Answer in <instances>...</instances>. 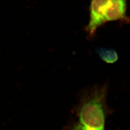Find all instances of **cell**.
<instances>
[{
  "label": "cell",
  "mask_w": 130,
  "mask_h": 130,
  "mask_svg": "<svg viewBox=\"0 0 130 130\" xmlns=\"http://www.w3.org/2000/svg\"><path fill=\"white\" fill-rule=\"evenodd\" d=\"M97 53L103 60L108 64H113L118 59L116 52L113 49L100 48L97 49Z\"/></svg>",
  "instance_id": "obj_3"
},
{
  "label": "cell",
  "mask_w": 130,
  "mask_h": 130,
  "mask_svg": "<svg viewBox=\"0 0 130 130\" xmlns=\"http://www.w3.org/2000/svg\"><path fill=\"white\" fill-rule=\"evenodd\" d=\"M68 130H90L84 127L79 123H75L70 126Z\"/></svg>",
  "instance_id": "obj_4"
},
{
  "label": "cell",
  "mask_w": 130,
  "mask_h": 130,
  "mask_svg": "<svg viewBox=\"0 0 130 130\" xmlns=\"http://www.w3.org/2000/svg\"><path fill=\"white\" fill-rule=\"evenodd\" d=\"M127 0H91L90 20L86 30L93 37L97 29L109 21H128Z\"/></svg>",
  "instance_id": "obj_2"
},
{
  "label": "cell",
  "mask_w": 130,
  "mask_h": 130,
  "mask_svg": "<svg viewBox=\"0 0 130 130\" xmlns=\"http://www.w3.org/2000/svg\"><path fill=\"white\" fill-rule=\"evenodd\" d=\"M107 86L94 87L82 94L77 107L79 123L90 130H104L108 114Z\"/></svg>",
  "instance_id": "obj_1"
}]
</instances>
